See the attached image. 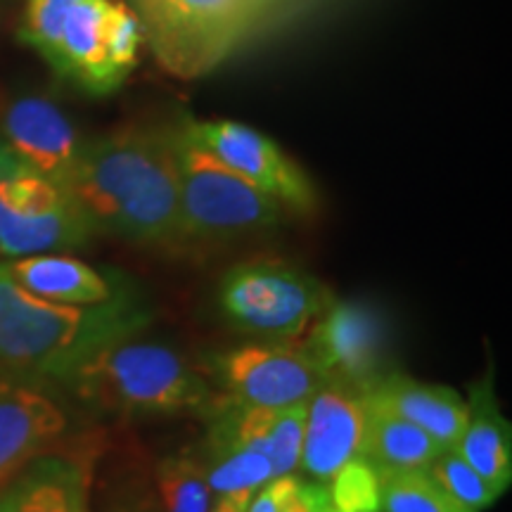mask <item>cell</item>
<instances>
[{"label":"cell","mask_w":512,"mask_h":512,"mask_svg":"<svg viewBox=\"0 0 512 512\" xmlns=\"http://www.w3.org/2000/svg\"><path fill=\"white\" fill-rule=\"evenodd\" d=\"M67 190L95 233L181 249V200L171 128H124L81 147Z\"/></svg>","instance_id":"6da1fadb"},{"label":"cell","mask_w":512,"mask_h":512,"mask_svg":"<svg viewBox=\"0 0 512 512\" xmlns=\"http://www.w3.org/2000/svg\"><path fill=\"white\" fill-rule=\"evenodd\" d=\"M147 325L150 311L126 290L98 306L55 304L24 290L0 264V368L12 375L67 382L95 351Z\"/></svg>","instance_id":"7a4b0ae2"},{"label":"cell","mask_w":512,"mask_h":512,"mask_svg":"<svg viewBox=\"0 0 512 512\" xmlns=\"http://www.w3.org/2000/svg\"><path fill=\"white\" fill-rule=\"evenodd\" d=\"M76 399L114 415H181L207 418L219 392L181 351L138 335L95 351L67 377Z\"/></svg>","instance_id":"3957f363"},{"label":"cell","mask_w":512,"mask_h":512,"mask_svg":"<svg viewBox=\"0 0 512 512\" xmlns=\"http://www.w3.org/2000/svg\"><path fill=\"white\" fill-rule=\"evenodd\" d=\"M174 131V155L188 247L235 240L280 226L287 209L266 192L249 185L207 147L197 143L185 119Z\"/></svg>","instance_id":"277c9868"},{"label":"cell","mask_w":512,"mask_h":512,"mask_svg":"<svg viewBox=\"0 0 512 512\" xmlns=\"http://www.w3.org/2000/svg\"><path fill=\"white\" fill-rule=\"evenodd\" d=\"M332 299L306 268L273 256L240 261L221 275L216 304L226 323L259 342L292 344Z\"/></svg>","instance_id":"5b68a950"},{"label":"cell","mask_w":512,"mask_h":512,"mask_svg":"<svg viewBox=\"0 0 512 512\" xmlns=\"http://www.w3.org/2000/svg\"><path fill=\"white\" fill-rule=\"evenodd\" d=\"M126 5L164 72L185 81L226 62L259 12L254 0H126Z\"/></svg>","instance_id":"8992f818"},{"label":"cell","mask_w":512,"mask_h":512,"mask_svg":"<svg viewBox=\"0 0 512 512\" xmlns=\"http://www.w3.org/2000/svg\"><path fill=\"white\" fill-rule=\"evenodd\" d=\"M95 235L72 192L0 143V256L55 254L88 245Z\"/></svg>","instance_id":"52a82bcc"},{"label":"cell","mask_w":512,"mask_h":512,"mask_svg":"<svg viewBox=\"0 0 512 512\" xmlns=\"http://www.w3.org/2000/svg\"><path fill=\"white\" fill-rule=\"evenodd\" d=\"M299 349L325 382L366 394L394 373V339L389 320L363 299H332L304 332Z\"/></svg>","instance_id":"ba28073f"},{"label":"cell","mask_w":512,"mask_h":512,"mask_svg":"<svg viewBox=\"0 0 512 512\" xmlns=\"http://www.w3.org/2000/svg\"><path fill=\"white\" fill-rule=\"evenodd\" d=\"M197 143L221 159L230 171L249 185L266 192L287 211L309 216L318 209V192L309 176L285 155V150L266 133L233 119H192L185 117Z\"/></svg>","instance_id":"9c48e42d"},{"label":"cell","mask_w":512,"mask_h":512,"mask_svg":"<svg viewBox=\"0 0 512 512\" xmlns=\"http://www.w3.org/2000/svg\"><path fill=\"white\" fill-rule=\"evenodd\" d=\"M211 368L219 394L242 406H299L328 384L294 344H242L214 356Z\"/></svg>","instance_id":"30bf717a"},{"label":"cell","mask_w":512,"mask_h":512,"mask_svg":"<svg viewBox=\"0 0 512 512\" xmlns=\"http://www.w3.org/2000/svg\"><path fill=\"white\" fill-rule=\"evenodd\" d=\"M67 408L29 380L0 377V489L29 465L67 448Z\"/></svg>","instance_id":"8fae6325"},{"label":"cell","mask_w":512,"mask_h":512,"mask_svg":"<svg viewBox=\"0 0 512 512\" xmlns=\"http://www.w3.org/2000/svg\"><path fill=\"white\" fill-rule=\"evenodd\" d=\"M368 408L363 394L325 384L306 401L299 470L309 482L328 484L344 465L361 456Z\"/></svg>","instance_id":"7c38bea8"},{"label":"cell","mask_w":512,"mask_h":512,"mask_svg":"<svg viewBox=\"0 0 512 512\" xmlns=\"http://www.w3.org/2000/svg\"><path fill=\"white\" fill-rule=\"evenodd\" d=\"M95 458L88 441L43 456L0 489V512H93Z\"/></svg>","instance_id":"4fadbf2b"},{"label":"cell","mask_w":512,"mask_h":512,"mask_svg":"<svg viewBox=\"0 0 512 512\" xmlns=\"http://www.w3.org/2000/svg\"><path fill=\"white\" fill-rule=\"evenodd\" d=\"M19 162L67 188L83 140L60 107L43 98H19L3 119L0 138Z\"/></svg>","instance_id":"5bb4252c"},{"label":"cell","mask_w":512,"mask_h":512,"mask_svg":"<svg viewBox=\"0 0 512 512\" xmlns=\"http://www.w3.org/2000/svg\"><path fill=\"white\" fill-rule=\"evenodd\" d=\"M114 0H76L64 17L50 67L83 91L107 95L124 83L110 57V12Z\"/></svg>","instance_id":"9a60e30c"},{"label":"cell","mask_w":512,"mask_h":512,"mask_svg":"<svg viewBox=\"0 0 512 512\" xmlns=\"http://www.w3.org/2000/svg\"><path fill=\"white\" fill-rule=\"evenodd\" d=\"M370 411H382L420 427L441 448H456L467 420V401L446 384L389 373L363 394Z\"/></svg>","instance_id":"2e32d148"},{"label":"cell","mask_w":512,"mask_h":512,"mask_svg":"<svg viewBox=\"0 0 512 512\" xmlns=\"http://www.w3.org/2000/svg\"><path fill=\"white\" fill-rule=\"evenodd\" d=\"M467 420L456 451L501 494L512 482V425L496 399L494 377L486 373L467 394Z\"/></svg>","instance_id":"e0dca14e"},{"label":"cell","mask_w":512,"mask_h":512,"mask_svg":"<svg viewBox=\"0 0 512 512\" xmlns=\"http://www.w3.org/2000/svg\"><path fill=\"white\" fill-rule=\"evenodd\" d=\"M3 266L24 290L55 304L98 306L124 290L98 268L67 254L19 256Z\"/></svg>","instance_id":"ac0fdd59"},{"label":"cell","mask_w":512,"mask_h":512,"mask_svg":"<svg viewBox=\"0 0 512 512\" xmlns=\"http://www.w3.org/2000/svg\"><path fill=\"white\" fill-rule=\"evenodd\" d=\"M441 451L444 448L420 427L396 418V415L368 408L366 434H363L358 458L366 460L377 472V477L427 470Z\"/></svg>","instance_id":"d6986e66"},{"label":"cell","mask_w":512,"mask_h":512,"mask_svg":"<svg viewBox=\"0 0 512 512\" xmlns=\"http://www.w3.org/2000/svg\"><path fill=\"white\" fill-rule=\"evenodd\" d=\"M152 498L159 512H209L211 491L202 456L178 451L152 467Z\"/></svg>","instance_id":"ffe728a7"},{"label":"cell","mask_w":512,"mask_h":512,"mask_svg":"<svg viewBox=\"0 0 512 512\" xmlns=\"http://www.w3.org/2000/svg\"><path fill=\"white\" fill-rule=\"evenodd\" d=\"M380 510L384 512H472L448 496L427 470L380 477Z\"/></svg>","instance_id":"44dd1931"},{"label":"cell","mask_w":512,"mask_h":512,"mask_svg":"<svg viewBox=\"0 0 512 512\" xmlns=\"http://www.w3.org/2000/svg\"><path fill=\"white\" fill-rule=\"evenodd\" d=\"M427 472L448 496H453L472 512H484L503 496L496 486L486 482L475 467L460 456L456 448H444L434 458V463L427 467Z\"/></svg>","instance_id":"7402d4cb"},{"label":"cell","mask_w":512,"mask_h":512,"mask_svg":"<svg viewBox=\"0 0 512 512\" xmlns=\"http://www.w3.org/2000/svg\"><path fill=\"white\" fill-rule=\"evenodd\" d=\"M325 486L335 512H380V477L363 458L344 465Z\"/></svg>","instance_id":"603a6c76"},{"label":"cell","mask_w":512,"mask_h":512,"mask_svg":"<svg viewBox=\"0 0 512 512\" xmlns=\"http://www.w3.org/2000/svg\"><path fill=\"white\" fill-rule=\"evenodd\" d=\"M74 3L76 0H27L19 36L48 64L53 62L64 17L74 8Z\"/></svg>","instance_id":"cb8c5ba5"},{"label":"cell","mask_w":512,"mask_h":512,"mask_svg":"<svg viewBox=\"0 0 512 512\" xmlns=\"http://www.w3.org/2000/svg\"><path fill=\"white\" fill-rule=\"evenodd\" d=\"M110 512H159V510H157L155 498H152V491L143 489V494L121 498Z\"/></svg>","instance_id":"d4e9b609"},{"label":"cell","mask_w":512,"mask_h":512,"mask_svg":"<svg viewBox=\"0 0 512 512\" xmlns=\"http://www.w3.org/2000/svg\"><path fill=\"white\" fill-rule=\"evenodd\" d=\"M264 3H268V0H254V5H256V10H261V5Z\"/></svg>","instance_id":"484cf974"},{"label":"cell","mask_w":512,"mask_h":512,"mask_svg":"<svg viewBox=\"0 0 512 512\" xmlns=\"http://www.w3.org/2000/svg\"><path fill=\"white\" fill-rule=\"evenodd\" d=\"M325 512H335V510H332V508H330V510H325Z\"/></svg>","instance_id":"4316f807"}]
</instances>
